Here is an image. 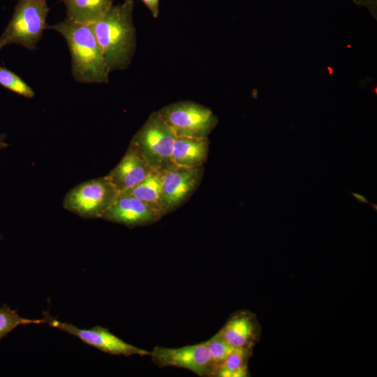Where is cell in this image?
I'll list each match as a JSON object with an SVG mask.
<instances>
[{
    "label": "cell",
    "instance_id": "cell-1",
    "mask_svg": "<svg viewBox=\"0 0 377 377\" xmlns=\"http://www.w3.org/2000/svg\"><path fill=\"white\" fill-rule=\"evenodd\" d=\"M133 7V0H125L90 24L110 72L124 70L131 62L136 47Z\"/></svg>",
    "mask_w": 377,
    "mask_h": 377
},
{
    "label": "cell",
    "instance_id": "cell-2",
    "mask_svg": "<svg viewBox=\"0 0 377 377\" xmlns=\"http://www.w3.org/2000/svg\"><path fill=\"white\" fill-rule=\"evenodd\" d=\"M62 35L71 57V73L81 83H108L110 71L94 33L88 24L66 17L47 26Z\"/></svg>",
    "mask_w": 377,
    "mask_h": 377
},
{
    "label": "cell",
    "instance_id": "cell-3",
    "mask_svg": "<svg viewBox=\"0 0 377 377\" xmlns=\"http://www.w3.org/2000/svg\"><path fill=\"white\" fill-rule=\"evenodd\" d=\"M49 10L47 0H19L0 36V50L12 44L30 50L36 49L44 30L47 29Z\"/></svg>",
    "mask_w": 377,
    "mask_h": 377
},
{
    "label": "cell",
    "instance_id": "cell-4",
    "mask_svg": "<svg viewBox=\"0 0 377 377\" xmlns=\"http://www.w3.org/2000/svg\"><path fill=\"white\" fill-rule=\"evenodd\" d=\"M119 193L107 176L101 177L82 182L71 189L64 198L63 207L82 218H101Z\"/></svg>",
    "mask_w": 377,
    "mask_h": 377
},
{
    "label": "cell",
    "instance_id": "cell-5",
    "mask_svg": "<svg viewBox=\"0 0 377 377\" xmlns=\"http://www.w3.org/2000/svg\"><path fill=\"white\" fill-rule=\"evenodd\" d=\"M157 112L176 137L207 138L218 123L212 110L190 101L170 104Z\"/></svg>",
    "mask_w": 377,
    "mask_h": 377
},
{
    "label": "cell",
    "instance_id": "cell-6",
    "mask_svg": "<svg viewBox=\"0 0 377 377\" xmlns=\"http://www.w3.org/2000/svg\"><path fill=\"white\" fill-rule=\"evenodd\" d=\"M175 138L172 129L156 111L149 116L131 142L140 149L153 170L161 171L173 164L171 156Z\"/></svg>",
    "mask_w": 377,
    "mask_h": 377
},
{
    "label": "cell",
    "instance_id": "cell-7",
    "mask_svg": "<svg viewBox=\"0 0 377 377\" xmlns=\"http://www.w3.org/2000/svg\"><path fill=\"white\" fill-rule=\"evenodd\" d=\"M204 166L186 168L172 164L158 171L161 178L160 207L163 215L184 204L200 184Z\"/></svg>",
    "mask_w": 377,
    "mask_h": 377
},
{
    "label": "cell",
    "instance_id": "cell-8",
    "mask_svg": "<svg viewBox=\"0 0 377 377\" xmlns=\"http://www.w3.org/2000/svg\"><path fill=\"white\" fill-rule=\"evenodd\" d=\"M45 323L80 339L82 342L111 355H149L150 351L131 345L121 339L108 328L95 326L91 329H81L71 323L61 322L52 318L48 312H43Z\"/></svg>",
    "mask_w": 377,
    "mask_h": 377
},
{
    "label": "cell",
    "instance_id": "cell-9",
    "mask_svg": "<svg viewBox=\"0 0 377 377\" xmlns=\"http://www.w3.org/2000/svg\"><path fill=\"white\" fill-rule=\"evenodd\" d=\"M152 362L160 368L174 367L199 376H211L213 362L206 341L179 348L155 346L150 351Z\"/></svg>",
    "mask_w": 377,
    "mask_h": 377
},
{
    "label": "cell",
    "instance_id": "cell-10",
    "mask_svg": "<svg viewBox=\"0 0 377 377\" xmlns=\"http://www.w3.org/2000/svg\"><path fill=\"white\" fill-rule=\"evenodd\" d=\"M163 216L158 207L124 191L118 194L101 219L133 228L153 224Z\"/></svg>",
    "mask_w": 377,
    "mask_h": 377
},
{
    "label": "cell",
    "instance_id": "cell-11",
    "mask_svg": "<svg viewBox=\"0 0 377 377\" xmlns=\"http://www.w3.org/2000/svg\"><path fill=\"white\" fill-rule=\"evenodd\" d=\"M261 327L256 316L250 311L232 313L218 332L233 348L252 350L259 341Z\"/></svg>",
    "mask_w": 377,
    "mask_h": 377
},
{
    "label": "cell",
    "instance_id": "cell-12",
    "mask_svg": "<svg viewBox=\"0 0 377 377\" xmlns=\"http://www.w3.org/2000/svg\"><path fill=\"white\" fill-rule=\"evenodd\" d=\"M152 170L140 149L130 142L124 156L106 176L120 193L135 187Z\"/></svg>",
    "mask_w": 377,
    "mask_h": 377
},
{
    "label": "cell",
    "instance_id": "cell-13",
    "mask_svg": "<svg viewBox=\"0 0 377 377\" xmlns=\"http://www.w3.org/2000/svg\"><path fill=\"white\" fill-rule=\"evenodd\" d=\"M209 147L208 138L176 137L171 159L173 164L186 168L202 166Z\"/></svg>",
    "mask_w": 377,
    "mask_h": 377
},
{
    "label": "cell",
    "instance_id": "cell-14",
    "mask_svg": "<svg viewBox=\"0 0 377 377\" xmlns=\"http://www.w3.org/2000/svg\"><path fill=\"white\" fill-rule=\"evenodd\" d=\"M67 17L83 24H92L101 19L113 6L114 0H62Z\"/></svg>",
    "mask_w": 377,
    "mask_h": 377
},
{
    "label": "cell",
    "instance_id": "cell-15",
    "mask_svg": "<svg viewBox=\"0 0 377 377\" xmlns=\"http://www.w3.org/2000/svg\"><path fill=\"white\" fill-rule=\"evenodd\" d=\"M252 350L233 348L213 371L212 377H246Z\"/></svg>",
    "mask_w": 377,
    "mask_h": 377
},
{
    "label": "cell",
    "instance_id": "cell-16",
    "mask_svg": "<svg viewBox=\"0 0 377 377\" xmlns=\"http://www.w3.org/2000/svg\"><path fill=\"white\" fill-rule=\"evenodd\" d=\"M126 192L161 209V178L160 172L153 170L143 181Z\"/></svg>",
    "mask_w": 377,
    "mask_h": 377
},
{
    "label": "cell",
    "instance_id": "cell-17",
    "mask_svg": "<svg viewBox=\"0 0 377 377\" xmlns=\"http://www.w3.org/2000/svg\"><path fill=\"white\" fill-rule=\"evenodd\" d=\"M45 323V319H29L20 316L17 310L6 304L0 307V341L20 325Z\"/></svg>",
    "mask_w": 377,
    "mask_h": 377
},
{
    "label": "cell",
    "instance_id": "cell-18",
    "mask_svg": "<svg viewBox=\"0 0 377 377\" xmlns=\"http://www.w3.org/2000/svg\"><path fill=\"white\" fill-rule=\"evenodd\" d=\"M0 85L26 98L35 96L33 89L14 72L0 66Z\"/></svg>",
    "mask_w": 377,
    "mask_h": 377
},
{
    "label": "cell",
    "instance_id": "cell-19",
    "mask_svg": "<svg viewBox=\"0 0 377 377\" xmlns=\"http://www.w3.org/2000/svg\"><path fill=\"white\" fill-rule=\"evenodd\" d=\"M213 362V370L233 349L217 332L206 341ZM211 374V376H212Z\"/></svg>",
    "mask_w": 377,
    "mask_h": 377
},
{
    "label": "cell",
    "instance_id": "cell-20",
    "mask_svg": "<svg viewBox=\"0 0 377 377\" xmlns=\"http://www.w3.org/2000/svg\"><path fill=\"white\" fill-rule=\"evenodd\" d=\"M151 12L154 17L156 18L159 14V0H141Z\"/></svg>",
    "mask_w": 377,
    "mask_h": 377
},
{
    "label": "cell",
    "instance_id": "cell-21",
    "mask_svg": "<svg viewBox=\"0 0 377 377\" xmlns=\"http://www.w3.org/2000/svg\"><path fill=\"white\" fill-rule=\"evenodd\" d=\"M7 137L6 135L2 133H0V150L6 149L8 147V143L6 141Z\"/></svg>",
    "mask_w": 377,
    "mask_h": 377
},
{
    "label": "cell",
    "instance_id": "cell-22",
    "mask_svg": "<svg viewBox=\"0 0 377 377\" xmlns=\"http://www.w3.org/2000/svg\"><path fill=\"white\" fill-rule=\"evenodd\" d=\"M352 194L360 202L370 204V202L367 200V199L363 195L360 194V193H353Z\"/></svg>",
    "mask_w": 377,
    "mask_h": 377
}]
</instances>
